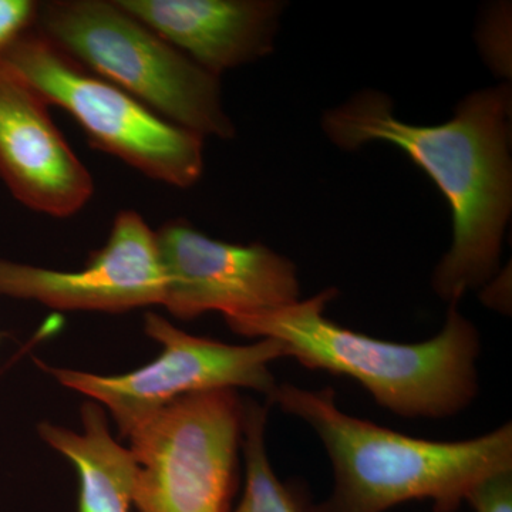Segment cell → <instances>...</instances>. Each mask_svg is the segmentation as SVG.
Here are the masks:
<instances>
[{
    "instance_id": "1",
    "label": "cell",
    "mask_w": 512,
    "mask_h": 512,
    "mask_svg": "<svg viewBox=\"0 0 512 512\" xmlns=\"http://www.w3.org/2000/svg\"><path fill=\"white\" fill-rule=\"evenodd\" d=\"M511 103L507 86L490 87L464 99L453 120L413 126L394 116L389 97L366 90L323 117L336 146L356 150L383 141L399 147L446 197L453 244L434 272L433 288L448 303L497 274L512 207Z\"/></svg>"
},
{
    "instance_id": "2",
    "label": "cell",
    "mask_w": 512,
    "mask_h": 512,
    "mask_svg": "<svg viewBox=\"0 0 512 512\" xmlns=\"http://www.w3.org/2000/svg\"><path fill=\"white\" fill-rule=\"evenodd\" d=\"M325 289L275 311L225 318L232 332L284 343L286 356L312 370L349 376L379 406L404 419H447L478 394L476 326L450 302L439 335L420 343H394L343 328L326 318L336 298Z\"/></svg>"
},
{
    "instance_id": "3",
    "label": "cell",
    "mask_w": 512,
    "mask_h": 512,
    "mask_svg": "<svg viewBox=\"0 0 512 512\" xmlns=\"http://www.w3.org/2000/svg\"><path fill=\"white\" fill-rule=\"evenodd\" d=\"M268 399L308 423L332 461L333 493L308 512H384L414 500L456 512L480 481L512 470L511 423L477 439L430 441L343 413L330 387L278 384Z\"/></svg>"
},
{
    "instance_id": "4",
    "label": "cell",
    "mask_w": 512,
    "mask_h": 512,
    "mask_svg": "<svg viewBox=\"0 0 512 512\" xmlns=\"http://www.w3.org/2000/svg\"><path fill=\"white\" fill-rule=\"evenodd\" d=\"M37 32L90 72L198 136L234 137L220 77L198 66L116 0L39 3Z\"/></svg>"
},
{
    "instance_id": "5",
    "label": "cell",
    "mask_w": 512,
    "mask_h": 512,
    "mask_svg": "<svg viewBox=\"0 0 512 512\" xmlns=\"http://www.w3.org/2000/svg\"><path fill=\"white\" fill-rule=\"evenodd\" d=\"M2 62L73 117L90 144L148 178L192 187L204 170V137L165 120L119 86L90 72L36 29L20 37Z\"/></svg>"
},
{
    "instance_id": "6",
    "label": "cell",
    "mask_w": 512,
    "mask_h": 512,
    "mask_svg": "<svg viewBox=\"0 0 512 512\" xmlns=\"http://www.w3.org/2000/svg\"><path fill=\"white\" fill-rule=\"evenodd\" d=\"M244 400L235 389L180 397L128 440L138 512H231L239 483Z\"/></svg>"
},
{
    "instance_id": "7",
    "label": "cell",
    "mask_w": 512,
    "mask_h": 512,
    "mask_svg": "<svg viewBox=\"0 0 512 512\" xmlns=\"http://www.w3.org/2000/svg\"><path fill=\"white\" fill-rule=\"evenodd\" d=\"M147 336L160 345L148 365L104 376L40 365L57 382L109 410L123 439H128L167 404L187 394L215 389H251L271 396L276 389L269 365L285 359L284 343L259 339L252 345H228L178 329L164 316L147 313Z\"/></svg>"
},
{
    "instance_id": "8",
    "label": "cell",
    "mask_w": 512,
    "mask_h": 512,
    "mask_svg": "<svg viewBox=\"0 0 512 512\" xmlns=\"http://www.w3.org/2000/svg\"><path fill=\"white\" fill-rule=\"evenodd\" d=\"M156 241L164 274L161 306L174 318L207 312L235 318L299 301L295 265L264 245L217 241L185 220L165 222Z\"/></svg>"
},
{
    "instance_id": "9",
    "label": "cell",
    "mask_w": 512,
    "mask_h": 512,
    "mask_svg": "<svg viewBox=\"0 0 512 512\" xmlns=\"http://www.w3.org/2000/svg\"><path fill=\"white\" fill-rule=\"evenodd\" d=\"M0 296L57 311L124 313L161 305L164 274L156 231L138 212L120 211L110 237L79 271H56L0 258Z\"/></svg>"
},
{
    "instance_id": "10",
    "label": "cell",
    "mask_w": 512,
    "mask_h": 512,
    "mask_svg": "<svg viewBox=\"0 0 512 512\" xmlns=\"http://www.w3.org/2000/svg\"><path fill=\"white\" fill-rule=\"evenodd\" d=\"M47 109L42 96L0 60V178L29 210L69 218L93 197L94 181Z\"/></svg>"
},
{
    "instance_id": "11",
    "label": "cell",
    "mask_w": 512,
    "mask_h": 512,
    "mask_svg": "<svg viewBox=\"0 0 512 512\" xmlns=\"http://www.w3.org/2000/svg\"><path fill=\"white\" fill-rule=\"evenodd\" d=\"M134 18L220 77L272 50L282 6L269 0H116Z\"/></svg>"
},
{
    "instance_id": "12",
    "label": "cell",
    "mask_w": 512,
    "mask_h": 512,
    "mask_svg": "<svg viewBox=\"0 0 512 512\" xmlns=\"http://www.w3.org/2000/svg\"><path fill=\"white\" fill-rule=\"evenodd\" d=\"M83 431L43 421L40 439L66 457L79 476V512H130L137 463L130 448L111 434L103 407L86 402L80 409Z\"/></svg>"
},
{
    "instance_id": "13",
    "label": "cell",
    "mask_w": 512,
    "mask_h": 512,
    "mask_svg": "<svg viewBox=\"0 0 512 512\" xmlns=\"http://www.w3.org/2000/svg\"><path fill=\"white\" fill-rule=\"evenodd\" d=\"M268 407L244 400L241 447L244 450L247 484L241 503L231 512H308L309 501L301 487L278 480L266 451Z\"/></svg>"
},
{
    "instance_id": "14",
    "label": "cell",
    "mask_w": 512,
    "mask_h": 512,
    "mask_svg": "<svg viewBox=\"0 0 512 512\" xmlns=\"http://www.w3.org/2000/svg\"><path fill=\"white\" fill-rule=\"evenodd\" d=\"M36 0H0V60L20 37L36 28Z\"/></svg>"
},
{
    "instance_id": "15",
    "label": "cell",
    "mask_w": 512,
    "mask_h": 512,
    "mask_svg": "<svg viewBox=\"0 0 512 512\" xmlns=\"http://www.w3.org/2000/svg\"><path fill=\"white\" fill-rule=\"evenodd\" d=\"M466 501L476 512H512V470L484 478Z\"/></svg>"
}]
</instances>
